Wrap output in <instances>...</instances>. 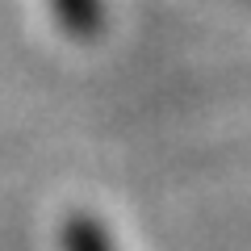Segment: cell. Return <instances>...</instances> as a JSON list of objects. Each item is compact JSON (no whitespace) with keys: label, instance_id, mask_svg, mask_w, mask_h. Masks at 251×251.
Listing matches in <instances>:
<instances>
[{"label":"cell","instance_id":"6da1fadb","mask_svg":"<svg viewBox=\"0 0 251 251\" xmlns=\"http://www.w3.org/2000/svg\"><path fill=\"white\" fill-rule=\"evenodd\" d=\"M63 247L67 251H113V239L92 214H72L63 222Z\"/></svg>","mask_w":251,"mask_h":251},{"label":"cell","instance_id":"7a4b0ae2","mask_svg":"<svg viewBox=\"0 0 251 251\" xmlns=\"http://www.w3.org/2000/svg\"><path fill=\"white\" fill-rule=\"evenodd\" d=\"M54 9H59V21L72 34H92L97 29V4L92 0H54Z\"/></svg>","mask_w":251,"mask_h":251}]
</instances>
